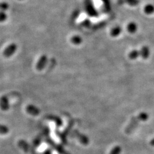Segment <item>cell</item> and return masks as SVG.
Returning a JSON list of instances; mask_svg holds the SVG:
<instances>
[{
  "mask_svg": "<svg viewBox=\"0 0 154 154\" xmlns=\"http://www.w3.org/2000/svg\"><path fill=\"white\" fill-rule=\"evenodd\" d=\"M17 50V45L11 43L8 45L3 51V55L6 58H9L13 55Z\"/></svg>",
  "mask_w": 154,
  "mask_h": 154,
  "instance_id": "6da1fadb",
  "label": "cell"
},
{
  "mask_svg": "<svg viewBox=\"0 0 154 154\" xmlns=\"http://www.w3.org/2000/svg\"><path fill=\"white\" fill-rule=\"evenodd\" d=\"M0 109L4 111H7L10 109L9 100L5 95L2 96L0 98Z\"/></svg>",
  "mask_w": 154,
  "mask_h": 154,
  "instance_id": "7a4b0ae2",
  "label": "cell"
},
{
  "mask_svg": "<svg viewBox=\"0 0 154 154\" xmlns=\"http://www.w3.org/2000/svg\"><path fill=\"white\" fill-rule=\"evenodd\" d=\"M47 61H48L47 56L46 55H42L39 58L38 61L37 62V63L36 65V69L39 71L43 70L46 65Z\"/></svg>",
  "mask_w": 154,
  "mask_h": 154,
  "instance_id": "3957f363",
  "label": "cell"
},
{
  "mask_svg": "<svg viewBox=\"0 0 154 154\" xmlns=\"http://www.w3.org/2000/svg\"><path fill=\"white\" fill-rule=\"evenodd\" d=\"M140 57L143 59L146 60L149 58L150 55V50L147 46H144L140 50Z\"/></svg>",
  "mask_w": 154,
  "mask_h": 154,
  "instance_id": "277c9868",
  "label": "cell"
},
{
  "mask_svg": "<svg viewBox=\"0 0 154 154\" xmlns=\"http://www.w3.org/2000/svg\"><path fill=\"white\" fill-rule=\"evenodd\" d=\"M26 111L29 114L32 115V116H37L39 112V110L37 107L32 105H28L26 107Z\"/></svg>",
  "mask_w": 154,
  "mask_h": 154,
  "instance_id": "5b68a950",
  "label": "cell"
},
{
  "mask_svg": "<svg viewBox=\"0 0 154 154\" xmlns=\"http://www.w3.org/2000/svg\"><path fill=\"white\" fill-rule=\"evenodd\" d=\"M127 29L129 33H131V34H134V33L137 32V31L138 30V25L135 22H130L127 25Z\"/></svg>",
  "mask_w": 154,
  "mask_h": 154,
  "instance_id": "8992f818",
  "label": "cell"
},
{
  "mask_svg": "<svg viewBox=\"0 0 154 154\" xmlns=\"http://www.w3.org/2000/svg\"><path fill=\"white\" fill-rule=\"evenodd\" d=\"M144 11L147 15H151L154 13V5L151 4H149L144 6Z\"/></svg>",
  "mask_w": 154,
  "mask_h": 154,
  "instance_id": "52a82bcc",
  "label": "cell"
},
{
  "mask_svg": "<svg viewBox=\"0 0 154 154\" xmlns=\"http://www.w3.org/2000/svg\"><path fill=\"white\" fill-rule=\"evenodd\" d=\"M122 32V29L119 26H116L112 28L110 32V34L112 37H116L118 36Z\"/></svg>",
  "mask_w": 154,
  "mask_h": 154,
  "instance_id": "ba28073f",
  "label": "cell"
},
{
  "mask_svg": "<svg viewBox=\"0 0 154 154\" xmlns=\"http://www.w3.org/2000/svg\"><path fill=\"white\" fill-rule=\"evenodd\" d=\"M139 56H140V50H132L128 54V57L131 60H136Z\"/></svg>",
  "mask_w": 154,
  "mask_h": 154,
  "instance_id": "9c48e42d",
  "label": "cell"
},
{
  "mask_svg": "<svg viewBox=\"0 0 154 154\" xmlns=\"http://www.w3.org/2000/svg\"><path fill=\"white\" fill-rule=\"evenodd\" d=\"M18 146L20 149L24 151H27L28 149V144L25 141L23 140H20L18 142Z\"/></svg>",
  "mask_w": 154,
  "mask_h": 154,
  "instance_id": "30bf717a",
  "label": "cell"
},
{
  "mask_svg": "<svg viewBox=\"0 0 154 154\" xmlns=\"http://www.w3.org/2000/svg\"><path fill=\"white\" fill-rule=\"evenodd\" d=\"M72 43L75 45L81 44L82 42V38L81 36L79 35H74L71 38Z\"/></svg>",
  "mask_w": 154,
  "mask_h": 154,
  "instance_id": "8fae6325",
  "label": "cell"
},
{
  "mask_svg": "<svg viewBox=\"0 0 154 154\" xmlns=\"http://www.w3.org/2000/svg\"><path fill=\"white\" fill-rule=\"evenodd\" d=\"M9 132V128L4 125L0 124V135H6Z\"/></svg>",
  "mask_w": 154,
  "mask_h": 154,
  "instance_id": "7c38bea8",
  "label": "cell"
},
{
  "mask_svg": "<svg viewBox=\"0 0 154 154\" xmlns=\"http://www.w3.org/2000/svg\"><path fill=\"white\" fill-rule=\"evenodd\" d=\"M121 3L125 2L127 4L132 6L138 5L139 3V0H121Z\"/></svg>",
  "mask_w": 154,
  "mask_h": 154,
  "instance_id": "4fadbf2b",
  "label": "cell"
},
{
  "mask_svg": "<svg viewBox=\"0 0 154 154\" xmlns=\"http://www.w3.org/2000/svg\"><path fill=\"white\" fill-rule=\"evenodd\" d=\"M9 8V5L6 2H0V11H5Z\"/></svg>",
  "mask_w": 154,
  "mask_h": 154,
  "instance_id": "5bb4252c",
  "label": "cell"
},
{
  "mask_svg": "<svg viewBox=\"0 0 154 154\" xmlns=\"http://www.w3.org/2000/svg\"><path fill=\"white\" fill-rule=\"evenodd\" d=\"M8 18V15L5 11H0V22H4Z\"/></svg>",
  "mask_w": 154,
  "mask_h": 154,
  "instance_id": "9a60e30c",
  "label": "cell"
},
{
  "mask_svg": "<svg viewBox=\"0 0 154 154\" xmlns=\"http://www.w3.org/2000/svg\"><path fill=\"white\" fill-rule=\"evenodd\" d=\"M102 1L104 3L105 7L106 8H110V0H102Z\"/></svg>",
  "mask_w": 154,
  "mask_h": 154,
  "instance_id": "2e32d148",
  "label": "cell"
},
{
  "mask_svg": "<svg viewBox=\"0 0 154 154\" xmlns=\"http://www.w3.org/2000/svg\"><path fill=\"white\" fill-rule=\"evenodd\" d=\"M150 144L152 146H154V139H152L150 142Z\"/></svg>",
  "mask_w": 154,
  "mask_h": 154,
  "instance_id": "e0dca14e",
  "label": "cell"
},
{
  "mask_svg": "<svg viewBox=\"0 0 154 154\" xmlns=\"http://www.w3.org/2000/svg\"><path fill=\"white\" fill-rule=\"evenodd\" d=\"M20 1H22V0H20Z\"/></svg>",
  "mask_w": 154,
  "mask_h": 154,
  "instance_id": "ac0fdd59",
  "label": "cell"
}]
</instances>
